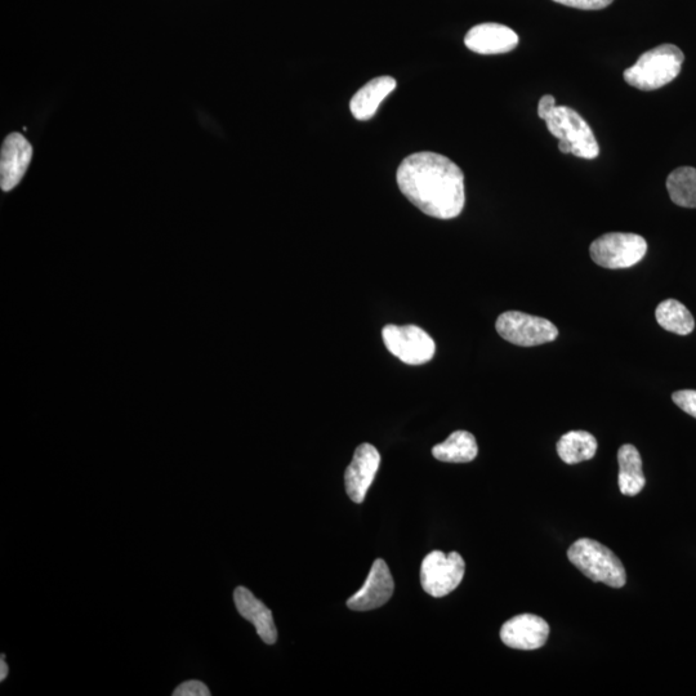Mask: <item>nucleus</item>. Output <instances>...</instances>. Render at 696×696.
Segmentation results:
<instances>
[{
    "mask_svg": "<svg viewBox=\"0 0 696 696\" xmlns=\"http://www.w3.org/2000/svg\"><path fill=\"white\" fill-rule=\"evenodd\" d=\"M396 178L401 193L427 216L452 220L462 213L466 203L463 172L446 156L410 155L397 169Z\"/></svg>",
    "mask_w": 696,
    "mask_h": 696,
    "instance_id": "1",
    "label": "nucleus"
},
{
    "mask_svg": "<svg viewBox=\"0 0 696 696\" xmlns=\"http://www.w3.org/2000/svg\"><path fill=\"white\" fill-rule=\"evenodd\" d=\"M685 55L673 44H662L638 58L635 65L624 71V80L640 91H655L667 86L681 73Z\"/></svg>",
    "mask_w": 696,
    "mask_h": 696,
    "instance_id": "2",
    "label": "nucleus"
},
{
    "mask_svg": "<svg viewBox=\"0 0 696 696\" xmlns=\"http://www.w3.org/2000/svg\"><path fill=\"white\" fill-rule=\"evenodd\" d=\"M568 557L579 571L596 583L622 588L627 582L626 569L618 556L593 539L582 538L571 544Z\"/></svg>",
    "mask_w": 696,
    "mask_h": 696,
    "instance_id": "3",
    "label": "nucleus"
},
{
    "mask_svg": "<svg viewBox=\"0 0 696 696\" xmlns=\"http://www.w3.org/2000/svg\"><path fill=\"white\" fill-rule=\"evenodd\" d=\"M544 122L553 137L571 145V154L588 160L600 155V146L591 127L577 111L568 106H555Z\"/></svg>",
    "mask_w": 696,
    "mask_h": 696,
    "instance_id": "4",
    "label": "nucleus"
},
{
    "mask_svg": "<svg viewBox=\"0 0 696 696\" xmlns=\"http://www.w3.org/2000/svg\"><path fill=\"white\" fill-rule=\"evenodd\" d=\"M648 252V243L637 234L609 232L591 244L593 262L605 269H628L642 261Z\"/></svg>",
    "mask_w": 696,
    "mask_h": 696,
    "instance_id": "5",
    "label": "nucleus"
},
{
    "mask_svg": "<svg viewBox=\"0 0 696 696\" xmlns=\"http://www.w3.org/2000/svg\"><path fill=\"white\" fill-rule=\"evenodd\" d=\"M495 328L507 342L521 347L546 345L559 337V329L550 320L519 311L504 312Z\"/></svg>",
    "mask_w": 696,
    "mask_h": 696,
    "instance_id": "6",
    "label": "nucleus"
},
{
    "mask_svg": "<svg viewBox=\"0 0 696 696\" xmlns=\"http://www.w3.org/2000/svg\"><path fill=\"white\" fill-rule=\"evenodd\" d=\"M466 571L463 557L457 552L434 551L422 562L421 583L428 595L440 599L457 590Z\"/></svg>",
    "mask_w": 696,
    "mask_h": 696,
    "instance_id": "7",
    "label": "nucleus"
},
{
    "mask_svg": "<svg viewBox=\"0 0 696 696\" xmlns=\"http://www.w3.org/2000/svg\"><path fill=\"white\" fill-rule=\"evenodd\" d=\"M382 337L387 350L405 364L423 365L434 358V339L416 325H386Z\"/></svg>",
    "mask_w": 696,
    "mask_h": 696,
    "instance_id": "8",
    "label": "nucleus"
},
{
    "mask_svg": "<svg viewBox=\"0 0 696 696\" xmlns=\"http://www.w3.org/2000/svg\"><path fill=\"white\" fill-rule=\"evenodd\" d=\"M550 626L546 620L533 614H521L503 624L501 640L508 648L537 650L547 644Z\"/></svg>",
    "mask_w": 696,
    "mask_h": 696,
    "instance_id": "9",
    "label": "nucleus"
},
{
    "mask_svg": "<svg viewBox=\"0 0 696 696\" xmlns=\"http://www.w3.org/2000/svg\"><path fill=\"white\" fill-rule=\"evenodd\" d=\"M381 464V454L372 444H361L345 474L346 492L352 502L363 503L368 490L376 479Z\"/></svg>",
    "mask_w": 696,
    "mask_h": 696,
    "instance_id": "10",
    "label": "nucleus"
},
{
    "mask_svg": "<svg viewBox=\"0 0 696 696\" xmlns=\"http://www.w3.org/2000/svg\"><path fill=\"white\" fill-rule=\"evenodd\" d=\"M395 590L394 578L385 561H374L364 586L347 600V606L354 611H369L381 608L391 599Z\"/></svg>",
    "mask_w": 696,
    "mask_h": 696,
    "instance_id": "11",
    "label": "nucleus"
},
{
    "mask_svg": "<svg viewBox=\"0 0 696 696\" xmlns=\"http://www.w3.org/2000/svg\"><path fill=\"white\" fill-rule=\"evenodd\" d=\"M33 158V147L20 133H12L3 142L0 154V186L11 191L20 184Z\"/></svg>",
    "mask_w": 696,
    "mask_h": 696,
    "instance_id": "12",
    "label": "nucleus"
},
{
    "mask_svg": "<svg viewBox=\"0 0 696 696\" xmlns=\"http://www.w3.org/2000/svg\"><path fill=\"white\" fill-rule=\"evenodd\" d=\"M464 44L479 55H502L513 51L519 44V35L506 25L480 24L468 31Z\"/></svg>",
    "mask_w": 696,
    "mask_h": 696,
    "instance_id": "13",
    "label": "nucleus"
},
{
    "mask_svg": "<svg viewBox=\"0 0 696 696\" xmlns=\"http://www.w3.org/2000/svg\"><path fill=\"white\" fill-rule=\"evenodd\" d=\"M234 601L239 614L253 624L261 640L267 645H274L278 640V629L271 610L245 587L236 588Z\"/></svg>",
    "mask_w": 696,
    "mask_h": 696,
    "instance_id": "14",
    "label": "nucleus"
},
{
    "mask_svg": "<svg viewBox=\"0 0 696 696\" xmlns=\"http://www.w3.org/2000/svg\"><path fill=\"white\" fill-rule=\"evenodd\" d=\"M396 88V80L379 77L360 89L350 102L352 115L358 120H369L376 115L379 105Z\"/></svg>",
    "mask_w": 696,
    "mask_h": 696,
    "instance_id": "15",
    "label": "nucleus"
},
{
    "mask_svg": "<svg viewBox=\"0 0 696 696\" xmlns=\"http://www.w3.org/2000/svg\"><path fill=\"white\" fill-rule=\"evenodd\" d=\"M618 462L620 492L628 497H635L646 484L640 452L631 444L623 445L618 452Z\"/></svg>",
    "mask_w": 696,
    "mask_h": 696,
    "instance_id": "16",
    "label": "nucleus"
},
{
    "mask_svg": "<svg viewBox=\"0 0 696 696\" xmlns=\"http://www.w3.org/2000/svg\"><path fill=\"white\" fill-rule=\"evenodd\" d=\"M479 453L475 436L467 431H455L444 441L432 448V455L440 462L468 463Z\"/></svg>",
    "mask_w": 696,
    "mask_h": 696,
    "instance_id": "17",
    "label": "nucleus"
},
{
    "mask_svg": "<svg viewBox=\"0 0 696 696\" xmlns=\"http://www.w3.org/2000/svg\"><path fill=\"white\" fill-rule=\"evenodd\" d=\"M596 437L587 431H570L557 443V453L566 464L590 461L597 453Z\"/></svg>",
    "mask_w": 696,
    "mask_h": 696,
    "instance_id": "18",
    "label": "nucleus"
},
{
    "mask_svg": "<svg viewBox=\"0 0 696 696\" xmlns=\"http://www.w3.org/2000/svg\"><path fill=\"white\" fill-rule=\"evenodd\" d=\"M655 318L658 324L668 332L687 336L693 333L695 320L691 312L686 309L681 302L676 300H666L660 303L655 311Z\"/></svg>",
    "mask_w": 696,
    "mask_h": 696,
    "instance_id": "19",
    "label": "nucleus"
},
{
    "mask_svg": "<svg viewBox=\"0 0 696 696\" xmlns=\"http://www.w3.org/2000/svg\"><path fill=\"white\" fill-rule=\"evenodd\" d=\"M667 190L678 207L696 208V169L681 167L667 178Z\"/></svg>",
    "mask_w": 696,
    "mask_h": 696,
    "instance_id": "20",
    "label": "nucleus"
},
{
    "mask_svg": "<svg viewBox=\"0 0 696 696\" xmlns=\"http://www.w3.org/2000/svg\"><path fill=\"white\" fill-rule=\"evenodd\" d=\"M673 403L689 416L696 418V391L681 390L672 395Z\"/></svg>",
    "mask_w": 696,
    "mask_h": 696,
    "instance_id": "21",
    "label": "nucleus"
},
{
    "mask_svg": "<svg viewBox=\"0 0 696 696\" xmlns=\"http://www.w3.org/2000/svg\"><path fill=\"white\" fill-rule=\"evenodd\" d=\"M562 6L578 8V10H604L609 7L614 0H553Z\"/></svg>",
    "mask_w": 696,
    "mask_h": 696,
    "instance_id": "22",
    "label": "nucleus"
},
{
    "mask_svg": "<svg viewBox=\"0 0 696 696\" xmlns=\"http://www.w3.org/2000/svg\"><path fill=\"white\" fill-rule=\"evenodd\" d=\"M211 691H209L207 685H204L202 681H186L181 684L173 691V696H209Z\"/></svg>",
    "mask_w": 696,
    "mask_h": 696,
    "instance_id": "23",
    "label": "nucleus"
},
{
    "mask_svg": "<svg viewBox=\"0 0 696 696\" xmlns=\"http://www.w3.org/2000/svg\"><path fill=\"white\" fill-rule=\"evenodd\" d=\"M555 106H556V98L555 97H553L551 95L543 96L541 98V101H539V105H538L539 118L544 120V118H546V115L548 113H550V111L552 110V107H555Z\"/></svg>",
    "mask_w": 696,
    "mask_h": 696,
    "instance_id": "24",
    "label": "nucleus"
},
{
    "mask_svg": "<svg viewBox=\"0 0 696 696\" xmlns=\"http://www.w3.org/2000/svg\"><path fill=\"white\" fill-rule=\"evenodd\" d=\"M0 681L6 680V677L8 676V666L6 664V660H4V655H2V662H0Z\"/></svg>",
    "mask_w": 696,
    "mask_h": 696,
    "instance_id": "25",
    "label": "nucleus"
}]
</instances>
